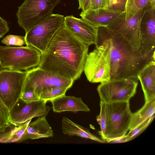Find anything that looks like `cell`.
Masks as SVG:
<instances>
[{
	"instance_id": "cell-21",
	"label": "cell",
	"mask_w": 155,
	"mask_h": 155,
	"mask_svg": "<svg viewBox=\"0 0 155 155\" xmlns=\"http://www.w3.org/2000/svg\"><path fill=\"white\" fill-rule=\"evenodd\" d=\"M153 0H127L125 13L127 16H133L144 10Z\"/></svg>"
},
{
	"instance_id": "cell-4",
	"label": "cell",
	"mask_w": 155,
	"mask_h": 155,
	"mask_svg": "<svg viewBox=\"0 0 155 155\" xmlns=\"http://www.w3.org/2000/svg\"><path fill=\"white\" fill-rule=\"evenodd\" d=\"M96 48L88 54L84 71L88 81L102 83L110 79V55L109 46L105 41L97 38Z\"/></svg>"
},
{
	"instance_id": "cell-18",
	"label": "cell",
	"mask_w": 155,
	"mask_h": 155,
	"mask_svg": "<svg viewBox=\"0 0 155 155\" xmlns=\"http://www.w3.org/2000/svg\"><path fill=\"white\" fill-rule=\"evenodd\" d=\"M53 130L45 116L38 117L35 121L29 123L21 141L27 139H36L52 137Z\"/></svg>"
},
{
	"instance_id": "cell-12",
	"label": "cell",
	"mask_w": 155,
	"mask_h": 155,
	"mask_svg": "<svg viewBox=\"0 0 155 155\" xmlns=\"http://www.w3.org/2000/svg\"><path fill=\"white\" fill-rule=\"evenodd\" d=\"M46 102L39 100L27 103L19 98L9 110V120L11 124L18 126L33 118L46 117L50 108Z\"/></svg>"
},
{
	"instance_id": "cell-23",
	"label": "cell",
	"mask_w": 155,
	"mask_h": 155,
	"mask_svg": "<svg viewBox=\"0 0 155 155\" xmlns=\"http://www.w3.org/2000/svg\"><path fill=\"white\" fill-rule=\"evenodd\" d=\"M69 88L66 87H57L46 90L41 92L39 95L40 99L46 102L61 96L65 95Z\"/></svg>"
},
{
	"instance_id": "cell-7",
	"label": "cell",
	"mask_w": 155,
	"mask_h": 155,
	"mask_svg": "<svg viewBox=\"0 0 155 155\" xmlns=\"http://www.w3.org/2000/svg\"><path fill=\"white\" fill-rule=\"evenodd\" d=\"M64 15L52 13L37 24L25 33L27 46L43 52L54 34L64 24Z\"/></svg>"
},
{
	"instance_id": "cell-2",
	"label": "cell",
	"mask_w": 155,
	"mask_h": 155,
	"mask_svg": "<svg viewBox=\"0 0 155 155\" xmlns=\"http://www.w3.org/2000/svg\"><path fill=\"white\" fill-rule=\"evenodd\" d=\"M97 28V39L108 44L110 55V79L133 78L155 57H145L133 50L127 41L107 27Z\"/></svg>"
},
{
	"instance_id": "cell-33",
	"label": "cell",
	"mask_w": 155,
	"mask_h": 155,
	"mask_svg": "<svg viewBox=\"0 0 155 155\" xmlns=\"http://www.w3.org/2000/svg\"><path fill=\"white\" fill-rule=\"evenodd\" d=\"M128 142L126 134L122 137L113 140L110 142V143H122Z\"/></svg>"
},
{
	"instance_id": "cell-29",
	"label": "cell",
	"mask_w": 155,
	"mask_h": 155,
	"mask_svg": "<svg viewBox=\"0 0 155 155\" xmlns=\"http://www.w3.org/2000/svg\"><path fill=\"white\" fill-rule=\"evenodd\" d=\"M20 98L27 103L36 101L40 100L39 97L32 91L23 92Z\"/></svg>"
},
{
	"instance_id": "cell-24",
	"label": "cell",
	"mask_w": 155,
	"mask_h": 155,
	"mask_svg": "<svg viewBox=\"0 0 155 155\" xmlns=\"http://www.w3.org/2000/svg\"><path fill=\"white\" fill-rule=\"evenodd\" d=\"M100 107V113L96 117V120L100 127L101 131H99V134L101 136L102 140L105 141L106 138V103L101 100Z\"/></svg>"
},
{
	"instance_id": "cell-14",
	"label": "cell",
	"mask_w": 155,
	"mask_h": 155,
	"mask_svg": "<svg viewBox=\"0 0 155 155\" xmlns=\"http://www.w3.org/2000/svg\"><path fill=\"white\" fill-rule=\"evenodd\" d=\"M64 24L74 36L84 44L89 46L95 45L97 28L82 18H78L73 15L64 17Z\"/></svg>"
},
{
	"instance_id": "cell-31",
	"label": "cell",
	"mask_w": 155,
	"mask_h": 155,
	"mask_svg": "<svg viewBox=\"0 0 155 155\" xmlns=\"http://www.w3.org/2000/svg\"><path fill=\"white\" fill-rule=\"evenodd\" d=\"M9 27L7 21L0 16V38L8 32Z\"/></svg>"
},
{
	"instance_id": "cell-20",
	"label": "cell",
	"mask_w": 155,
	"mask_h": 155,
	"mask_svg": "<svg viewBox=\"0 0 155 155\" xmlns=\"http://www.w3.org/2000/svg\"><path fill=\"white\" fill-rule=\"evenodd\" d=\"M155 112V99L145 102L144 105L140 109L136 112L132 113L130 130L134 128L154 115Z\"/></svg>"
},
{
	"instance_id": "cell-13",
	"label": "cell",
	"mask_w": 155,
	"mask_h": 155,
	"mask_svg": "<svg viewBox=\"0 0 155 155\" xmlns=\"http://www.w3.org/2000/svg\"><path fill=\"white\" fill-rule=\"evenodd\" d=\"M140 45L139 51L143 56L155 52V2L146 9L140 24Z\"/></svg>"
},
{
	"instance_id": "cell-22",
	"label": "cell",
	"mask_w": 155,
	"mask_h": 155,
	"mask_svg": "<svg viewBox=\"0 0 155 155\" xmlns=\"http://www.w3.org/2000/svg\"><path fill=\"white\" fill-rule=\"evenodd\" d=\"M31 119L15 127L9 132L3 135L0 138V142H15L21 141L24 133Z\"/></svg>"
},
{
	"instance_id": "cell-6",
	"label": "cell",
	"mask_w": 155,
	"mask_h": 155,
	"mask_svg": "<svg viewBox=\"0 0 155 155\" xmlns=\"http://www.w3.org/2000/svg\"><path fill=\"white\" fill-rule=\"evenodd\" d=\"M60 0H24L16 14L19 25L25 33L51 15Z\"/></svg>"
},
{
	"instance_id": "cell-28",
	"label": "cell",
	"mask_w": 155,
	"mask_h": 155,
	"mask_svg": "<svg viewBox=\"0 0 155 155\" xmlns=\"http://www.w3.org/2000/svg\"><path fill=\"white\" fill-rule=\"evenodd\" d=\"M3 44L7 45L22 46L26 44L25 36L9 35L6 36L2 41Z\"/></svg>"
},
{
	"instance_id": "cell-15",
	"label": "cell",
	"mask_w": 155,
	"mask_h": 155,
	"mask_svg": "<svg viewBox=\"0 0 155 155\" xmlns=\"http://www.w3.org/2000/svg\"><path fill=\"white\" fill-rule=\"evenodd\" d=\"M122 13L105 8L88 9L82 11L80 15L82 18L96 28L107 27Z\"/></svg>"
},
{
	"instance_id": "cell-3",
	"label": "cell",
	"mask_w": 155,
	"mask_h": 155,
	"mask_svg": "<svg viewBox=\"0 0 155 155\" xmlns=\"http://www.w3.org/2000/svg\"><path fill=\"white\" fill-rule=\"evenodd\" d=\"M41 52L31 46H0V66L3 69L27 71L38 66Z\"/></svg>"
},
{
	"instance_id": "cell-25",
	"label": "cell",
	"mask_w": 155,
	"mask_h": 155,
	"mask_svg": "<svg viewBox=\"0 0 155 155\" xmlns=\"http://www.w3.org/2000/svg\"><path fill=\"white\" fill-rule=\"evenodd\" d=\"M154 117V115L134 128L130 130L128 133L126 134L128 142L134 139L143 132L151 124Z\"/></svg>"
},
{
	"instance_id": "cell-5",
	"label": "cell",
	"mask_w": 155,
	"mask_h": 155,
	"mask_svg": "<svg viewBox=\"0 0 155 155\" xmlns=\"http://www.w3.org/2000/svg\"><path fill=\"white\" fill-rule=\"evenodd\" d=\"M105 142L125 135L130 130L132 113L129 101L106 103Z\"/></svg>"
},
{
	"instance_id": "cell-27",
	"label": "cell",
	"mask_w": 155,
	"mask_h": 155,
	"mask_svg": "<svg viewBox=\"0 0 155 155\" xmlns=\"http://www.w3.org/2000/svg\"><path fill=\"white\" fill-rule=\"evenodd\" d=\"M127 0H106L105 9L123 13L125 12Z\"/></svg>"
},
{
	"instance_id": "cell-11",
	"label": "cell",
	"mask_w": 155,
	"mask_h": 155,
	"mask_svg": "<svg viewBox=\"0 0 155 155\" xmlns=\"http://www.w3.org/2000/svg\"><path fill=\"white\" fill-rule=\"evenodd\" d=\"M146 9L131 17L122 13L107 26L124 38L135 51H139L140 47V21Z\"/></svg>"
},
{
	"instance_id": "cell-19",
	"label": "cell",
	"mask_w": 155,
	"mask_h": 155,
	"mask_svg": "<svg viewBox=\"0 0 155 155\" xmlns=\"http://www.w3.org/2000/svg\"><path fill=\"white\" fill-rule=\"evenodd\" d=\"M62 130L64 134L76 136L100 143L105 142L93 134L88 129L77 124L66 117H63L62 119Z\"/></svg>"
},
{
	"instance_id": "cell-32",
	"label": "cell",
	"mask_w": 155,
	"mask_h": 155,
	"mask_svg": "<svg viewBox=\"0 0 155 155\" xmlns=\"http://www.w3.org/2000/svg\"><path fill=\"white\" fill-rule=\"evenodd\" d=\"M91 0H78V9H81L82 11L88 9L90 7Z\"/></svg>"
},
{
	"instance_id": "cell-26",
	"label": "cell",
	"mask_w": 155,
	"mask_h": 155,
	"mask_svg": "<svg viewBox=\"0 0 155 155\" xmlns=\"http://www.w3.org/2000/svg\"><path fill=\"white\" fill-rule=\"evenodd\" d=\"M9 110L0 98V134L4 132L11 124L9 120Z\"/></svg>"
},
{
	"instance_id": "cell-17",
	"label": "cell",
	"mask_w": 155,
	"mask_h": 155,
	"mask_svg": "<svg viewBox=\"0 0 155 155\" xmlns=\"http://www.w3.org/2000/svg\"><path fill=\"white\" fill-rule=\"evenodd\" d=\"M54 112L61 113L65 111L76 112L79 111L89 112L90 108L81 97L65 95L50 101Z\"/></svg>"
},
{
	"instance_id": "cell-1",
	"label": "cell",
	"mask_w": 155,
	"mask_h": 155,
	"mask_svg": "<svg viewBox=\"0 0 155 155\" xmlns=\"http://www.w3.org/2000/svg\"><path fill=\"white\" fill-rule=\"evenodd\" d=\"M89 46L74 36L64 24L41 53L38 67L74 81L84 71Z\"/></svg>"
},
{
	"instance_id": "cell-16",
	"label": "cell",
	"mask_w": 155,
	"mask_h": 155,
	"mask_svg": "<svg viewBox=\"0 0 155 155\" xmlns=\"http://www.w3.org/2000/svg\"><path fill=\"white\" fill-rule=\"evenodd\" d=\"M143 91L145 102L155 99V61L146 65L137 76Z\"/></svg>"
},
{
	"instance_id": "cell-30",
	"label": "cell",
	"mask_w": 155,
	"mask_h": 155,
	"mask_svg": "<svg viewBox=\"0 0 155 155\" xmlns=\"http://www.w3.org/2000/svg\"><path fill=\"white\" fill-rule=\"evenodd\" d=\"M105 4L106 0H91L90 7L88 9L105 8Z\"/></svg>"
},
{
	"instance_id": "cell-9",
	"label": "cell",
	"mask_w": 155,
	"mask_h": 155,
	"mask_svg": "<svg viewBox=\"0 0 155 155\" xmlns=\"http://www.w3.org/2000/svg\"><path fill=\"white\" fill-rule=\"evenodd\" d=\"M138 80L125 78L101 83L97 88L100 100L106 103L129 101L136 93Z\"/></svg>"
},
{
	"instance_id": "cell-10",
	"label": "cell",
	"mask_w": 155,
	"mask_h": 155,
	"mask_svg": "<svg viewBox=\"0 0 155 155\" xmlns=\"http://www.w3.org/2000/svg\"><path fill=\"white\" fill-rule=\"evenodd\" d=\"M27 73V71H0V98L9 110L21 97Z\"/></svg>"
},
{
	"instance_id": "cell-8",
	"label": "cell",
	"mask_w": 155,
	"mask_h": 155,
	"mask_svg": "<svg viewBox=\"0 0 155 155\" xmlns=\"http://www.w3.org/2000/svg\"><path fill=\"white\" fill-rule=\"evenodd\" d=\"M27 71L23 92L32 91L38 96L41 92L51 88L66 87L70 88L74 82L38 67Z\"/></svg>"
}]
</instances>
